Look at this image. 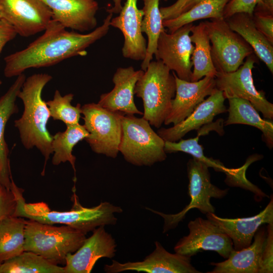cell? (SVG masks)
Masks as SVG:
<instances>
[{"instance_id":"31","label":"cell","mask_w":273,"mask_h":273,"mask_svg":"<svg viewBox=\"0 0 273 273\" xmlns=\"http://www.w3.org/2000/svg\"><path fill=\"white\" fill-rule=\"evenodd\" d=\"M230 1L201 0L189 11L178 17L163 20V26L168 29L169 33H172L197 20L222 18L224 9Z\"/></svg>"},{"instance_id":"20","label":"cell","mask_w":273,"mask_h":273,"mask_svg":"<svg viewBox=\"0 0 273 273\" xmlns=\"http://www.w3.org/2000/svg\"><path fill=\"white\" fill-rule=\"evenodd\" d=\"M225 99L222 92L217 89L185 119L171 127L159 128L158 134L164 141L175 142L180 140L189 131L198 130L202 125L211 123L216 115L227 112L224 104Z\"/></svg>"},{"instance_id":"14","label":"cell","mask_w":273,"mask_h":273,"mask_svg":"<svg viewBox=\"0 0 273 273\" xmlns=\"http://www.w3.org/2000/svg\"><path fill=\"white\" fill-rule=\"evenodd\" d=\"M154 251L140 261L120 263L112 260L104 269L107 273L136 271L147 273H199L191 264V257L168 252L158 242Z\"/></svg>"},{"instance_id":"41","label":"cell","mask_w":273,"mask_h":273,"mask_svg":"<svg viewBox=\"0 0 273 273\" xmlns=\"http://www.w3.org/2000/svg\"><path fill=\"white\" fill-rule=\"evenodd\" d=\"M123 0H113L114 6L107 12L111 14H119L122 8V2Z\"/></svg>"},{"instance_id":"11","label":"cell","mask_w":273,"mask_h":273,"mask_svg":"<svg viewBox=\"0 0 273 273\" xmlns=\"http://www.w3.org/2000/svg\"><path fill=\"white\" fill-rule=\"evenodd\" d=\"M189 233L174 247L175 253L192 257L202 251H213L227 259L234 250L230 237L209 219L197 217L188 223Z\"/></svg>"},{"instance_id":"4","label":"cell","mask_w":273,"mask_h":273,"mask_svg":"<svg viewBox=\"0 0 273 273\" xmlns=\"http://www.w3.org/2000/svg\"><path fill=\"white\" fill-rule=\"evenodd\" d=\"M175 78L161 61H151L137 81L134 95L142 99L143 118L159 128L168 115L175 94Z\"/></svg>"},{"instance_id":"44","label":"cell","mask_w":273,"mask_h":273,"mask_svg":"<svg viewBox=\"0 0 273 273\" xmlns=\"http://www.w3.org/2000/svg\"><path fill=\"white\" fill-rule=\"evenodd\" d=\"M1 263H0V265H1Z\"/></svg>"},{"instance_id":"35","label":"cell","mask_w":273,"mask_h":273,"mask_svg":"<svg viewBox=\"0 0 273 273\" xmlns=\"http://www.w3.org/2000/svg\"><path fill=\"white\" fill-rule=\"evenodd\" d=\"M201 0H177L172 5L161 7L160 11L163 20L175 18L189 11Z\"/></svg>"},{"instance_id":"23","label":"cell","mask_w":273,"mask_h":273,"mask_svg":"<svg viewBox=\"0 0 273 273\" xmlns=\"http://www.w3.org/2000/svg\"><path fill=\"white\" fill-rule=\"evenodd\" d=\"M26 78L24 73L17 76L8 90L0 98V185L8 189L11 188L12 176L5 131L9 119L18 111L16 99Z\"/></svg>"},{"instance_id":"5","label":"cell","mask_w":273,"mask_h":273,"mask_svg":"<svg viewBox=\"0 0 273 273\" xmlns=\"http://www.w3.org/2000/svg\"><path fill=\"white\" fill-rule=\"evenodd\" d=\"M85 235L68 225L26 220L24 251L35 253L56 264L65 263L67 255L81 247Z\"/></svg>"},{"instance_id":"18","label":"cell","mask_w":273,"mask_h":273,"mask_svg":"<svg viewBox=\"0 0 273 273\" xmlns=\"http://www.w3.org/2000/svg\"><path fill=\"white\" fill-rule=\"evenodd\" d=\"M50 9L52 20L65 28L84 32L97 25L99 5L95 0H41Z\"/></svg>"},{"instance_id":"12","label":"cell","mask_w":273,"mask_h":273,"mask_svg":"<svg viewBox=\"0 0 273 273\" xmlns=\"http://www.w3.org/2000/svg\"><path fill=\"white\" fill-rule=\"evenodd\" d=\"M193 23L185 25L173 32L164 30L160 34L155 55L180 79L191 81L193 64L191 56L194 46L190 38Z\"/></svg>"},{"instance_id":"40","label":"cell","mask_w":273,"mask_h":273,"mask_svg":"<svg viewBox=\"0 0 273 273\" xmlns=\"http://www.w3.org/2000/svg\"><path fill=\"white\" fill-rule=\"evenodd\" d=\"M253 14L273 15V0H259Z\"/></svg>"},{"instance_id":"29","label":"cell","mask_w":273,"mask_h":273,"mask_svg":"<svg viewBox=\"0 0 273 273\" xmlns=\"http://www.w3.org/2000/svg\"><path fill=\"white\" fill-rule=\"evenodd\" d=\"M167 1V0H164ZM143 17L141 29L148 38L146 56L142 61L141 69L145 71L157 50L159 37L164 30L163 19L159 7L160 0H143Z\"/></svg>"},{"instance_id":"17","label":"cell","mask_w":273,"mask_h":273,"mask_svg":"<svg viewBox=\"0 0 273 273\" xmlns=\"http://www.w3.org/2000/svg\"><path fill=\"white\" fill-rule=\"evenodd\" d=\"M137 1L126 0L119 15L111 19L110 25L119 29L123 35V56L143 61L146 56L147 42L141 29L143 11L138 9Z\"/></svg>"},{"instance_id":"43","label":"cell","mask_w":273,"mask_h":273,"mask_svg":"<svg viewBox=\"0 0 273 273\" xmlns=\"http://www.w3.org/2000/svg\"><path fill=\"white\" fill-rule=\"evenodd\" d=\"M1 83H2V81H1V80H0V84H1Z\"/></svg>"},{"instance_id":"21","label":"cell","mask_w":273,"mask_h":273,"mask_svg":"<svg viewBox=\"0 0 273 273\" xmlns=\"http://www.w3.org/2000/svg\"><path fill=\"white\" fill-rule=\"evenodd\" d=\"M206 215L230 237L234 250H240L251 245L255 233L261 225L273 222L272 196L263 210L251 217L224 218L214 213H207Z\"/></svg>"},{"instance_id":"16","label":"cell","mask_w":273,"mask_h":273,"mask_svg":"<svg viewBox=\"0 0 273 273\" xmlns=\"http://www.w3.org/2000/svg\"><path fill=\"white\" fill-rule=\"evenodd\" d=\"M176 83L175 94L172 100L170 112L164 121L167 125L177 124L190 115L204 100L217 88L215 77L205 76L197 81L179 78L172 71Z\"/></svg>"},{"instance_id":"19","label":"cell","mask_w":273,"mask_h":273,"mask_svg":"<svg viewBox=\"0 0 273 273\" xmlns=\"http://www.w3.org/2000/svg\"><path fill=\"white\" fill-rule=\"evenodd\" d=\"M144 72L142 69L135 70L132 66L117 68L112 78L114 88L110 92L102 94L98 103L111 111L143 115L135 105L134 90Z\"/></svg>"},{"instance_id":"42","label":"cell","mask_w":273,"mask_h":273,"mask_svg":"<svg viewBox=\"0 0 273 273\" xmlns=\"http://www.w3.org/2000/svg\"><path fill=\"white\" fill-rule=\"evenodd\" d=\"M2 18H1V17L0 16V23L2 22Z\"/></svg>"},{"instance_id":"27","label":"cell","mask_w":273,"mask_h":273,"mask_svg":"<svg viewBox=\"0 0 273 273\" xmlns=\"http://www.w3.org/2000/svg\"><path fill=\"white\" fill-rule=\"evenodd\" d=\"M26 220L13 215L0 220V263L24 251Z\"/></svg>"},{"instance_id":"15","label":"cell","mask_w":273,"mask_h":273,"mask_svg":"<svg viewBox=\"0 0 273 273\" xmlns=\"http://www.w3.org/2000/svg\"><path fill=\"white\" fill-rule=\"evenodd\" d=\"M116 247L115 239L105 226L97 228L76 251L67 255L63 267L65 273H90L99 259L112 258Z\"/></svg>"},{"instance_id":"36","label":"cell","mask_w":273,"mask_h":273,"mask_svg":"<svg viewBox=\"0 0 273 273\" xmlns=\"http://www.w3.org/2000/svg\"><path fill=\"white\" fill-rule=\"evenodd\" d=\"M259 0H230L226 5L223 12L225 19L238 13H245L253 15L254 10Z\"/></svg>"},{"instance_id":"1","label":"cell","mask_w":273,"mask_h":273,"mask_svg":"<svg viewBox=\"0 0 273 273\" xmlns=\"http://www.w3.org/2000/svg\"><path fill=\"white\" fill-rule=\"evenodd\" d=\"M112 17L113 14L109 13L101 26L86 34L68 31L52 20L41 35L25 49L4 58L5 76H17L30 68L47 67L85 55L87 48L107 34Z\"/></svg>"},{"instance_id":"38","label":"cell","mask_w":273,"mask_h":273,"mask_svg":"<svg viewBox=\"0 0 273 273\" xmlns=\"http://www.w3.org/2000/svg\"><path fill=\"white\" fill-rule=\"evenodd\" d=\"M256 28L273 44V15L253 14Z\"/></svg>"},{"instance_id":"26","label":"cell","mask_w":273,"mask_h":273,"mask_svg":"<svg viewBox=\"0 0 273 273\" xmlns=\"http://www.w3.org/2000/svg\"><path fill=\"white\" fill-rule=\"evenodd\" d=\"M190 38L195 44L191 61L193 70L191 81H197L205 76L215 77L217 71L213 65L211 55V45L205 22L193 25Z\"/></svg>"},{"instance_id":"13","label":"cell","mask_w":273,"mask_h":273,"mask_svg":"<svg viewBox=\"0 0 273 273\" xmlns=\"http://www.w3.org/2000/svg\"><path fill=\"white\" fill-rule=\"evenodd\" d=\"M0 16L23 37L43 31L52 21L50 9L41 0H0Z\"/></svg>"},{"instance_id":"9","label":"cell","mask_w":273,"mask_h":273,"mask_svg":"<svg viewBox=\"0 0 273 273\" xmlns=\"http://www.w3.org/2000/svg\"><path fill=\"white\" fill-rule=\"evenodd\" d=\"M211 43L212 60L217 72L236 71L248 56L254 53L252 48L229 27L224 19H211L205 22Z\"/></svg>"},{"instance_id":"25","label":"cell","mask_w":273,"mask_h":273,"mask_svg":"<svg viewBox=\"0 0 273 273\" xmlns=\"http://www.w3.org/2000/svg\"><path fill=\"white\" fill-rule=\"evenodd\" d=\"M229 107L227 110L229 116L224 122L225 125L242 124L251 125L260 130L262 140L269 149L273 147V122L261 118L257 111L251 103L239 98L228 99Z\"/></svg>"},{"instance_id":"37","label":"cell","mask_w":273,"mask_h":273,"mask_svg":"<svg viewBox=\"0 0 273 273\" xmlns=\"http://www.w3.org/2000/svg\"><path fill=\"white\" fill-rule=\"evenodd\" d=\"M16 205V199L11 190L0 185V220L12 215Z\"/></svg>"},{"instance_id":"6","label":"cell","mask_w":273,"mask_h":273,"mask_svg":"<svg viewBox=\"0 0 273 273\" xmlns=\"http://www.w3.org/2000/svg\"><path fill=\"white\" fill-rule=\"evenodd\" d=\"M165 141L151 127L149 122L133 114L121 117V136L119 152L125 160L135 166H152L165 160Z\"/></svg>"},{"instance_id":"2","label":"cell","mask_w":273,"mask_h":273,"mask_svg":"<svg viewBox=\"0 0 273 273\" xmlns=\"http://www.w3.org/2000/svg\"><path fill=\"white\" fill-rule=\"evenodd\" d=\"M10 190L16 201L15 210L13 214L51 224H62L77 230L84 234L93 231L100 226L114 225L117 219L115 213L122 212V209L108 202H103L93 207H85L80 203L73 190L71 197L72 208L69 211L52 210L43 202L27 203L23 196V190L19 188L11 178Z\"/></svg>"},{"instance_id":"10","label":"cell","mask_w":273,"mask_h":273,"mask_svg":"<svg viewBox=\"0 0 273 273\" xmlns=\"http://www.w3.org/2000/svg\"><path fill=\"white\" fill-rule=\"evenodd\" d=\"M244 63L235 71L217 72L215 79L217 89L222 92L224 98H239L249 101L264 118L272 120L273 104L265 98L263 90L256 89L252 71L258 58L253 53L246 58Z\"/></svg>"},{"instance_id":"7","label":"cell","mask_w":273,"mask_h":273,"mask_svg":"<svg viewBox=\"0 0 273 273\" xmlns=\"http://www.w3.org/2000/svg\"><path fill=\"white\" fill-rule=\"evenodd\" d=\"M209 167L196 158L189 159L187 163L189 195L190 202L178 213L167 214L147 208L164 219L163 233L175 228L191 209L196 208L206 214L214 213L215 208L211 204L212 198L221 199L226 195L229 189H221L211 183Z\"/></svg>"},{"instance_id":"34","label":"cell","mask_w":273,"mask_h":273,"mask_svg":"<svg viewBox=\"0 0 273 273\" xmlns=\"http://www.w3.org/2000/svg\"><path fill=\"white\" fill-rule=\"evenodd\" d=\"M259 273L273 272V222L268 223Z\"/></svg>"},{"instance_id":"39","label":"cell","mask_w":273,"mask_h":273,"mask_svg":"<svg viewBox=\"0 0 273 273\" xmlns=\"http://www.w3.org/2000/svg\"><path fill=\"white\" fill-rule=\"evenodd\" d=\"M17 35L15 30L9 24L2 20L0 23V55L5 45Z\"/></svg>"},{"instance_id":"30","label":"cell","mask_w":273,"mask_h":273,"mask_svg":"<svg viewBox=\"0 0 273 273\" xmlns=\"http://www.w3.org/2000/svg\"><path fill=\"white\" fill-rule=\"evenodd\" d=\"M0 273H65L63 267L31 251H24L0 265Z\"/></svg>"},{"instance_id":"22","label":"cell","mask_w":273,"mask_h":273,"mask_svg":"<svg viewBox=\"0 0 273 273\" xmlns=\"http://www.w3.org/2000/svg\"><path fill=\"white\" fill-rule=\"evenodd\" d=\"M264 227L260 226L248 247L234 250L225 260L210 264L214 268L208 273H259L263 246L266 237Z\"/></svg>"},{"instance_id":"3","label":"cell","mask_w":273,"mask_h":273,"mask_svg":"<svg viewBox=\"0 0 273 273\" xmlns=\"http://www.w3.org/2000/svg\"><path fill=\"white\" fill-rule=\"evenodd\" d=\"M52 79L47 73L34 74L26 78L18 95L24 105L21 116L14 121L23 146L29 150L35 147L44 157L42 173L50 155L53 154V136L48 130L51 117L49 107L42 98L44 86Z\"/></svg>"},{"instance_id":"24","label":"cell","mask_w":273,"mask_h":273,"mask_svg":"<svg viewBox=\"0 0 273 273\" xmlns=\"http://www.w3.org/2000/svg\"><path fill=\"white\" fill-rule=\"evenodd\" d=\"M230 28L238 33L252 48L258 59L273 73V46L256 28L253 15L238 13L225 19Z\"/></svg>"},{"instance_id":"28","label":"cell","mask_w":273,"mask_h":273,"mask_svg":"<svg viewBox=\"0 0 273 273\" xmlns=\"http://www.w3.org/2000/svg\"><path fill=\"white\" fill-rule=\"evenodd\" d=\"M66 126L64 131H59L53 136L52 163L54 165H58L61 163L69 162L74 171L76 180V157L72 154L73 149L79 142L87 138L89 133L84 126L79 123Z\"/></svg>"},{"instance_id":"33","label":"cell","mask_w":273,"mask_h":273,"mask_svg":"<svg viewBox=\"0 0 273 273\" xmlns=\"http://www.w3.org/2000/svg\"><path fill=\"white\" fill-rule=\"evenodd\" d=\"M199 138V135L194 138L180 139L178 142L165 141L164 151L166 153L183 152L189 154L205 164L209 168H213L217 171H221L224 168L223 164L219 160L208 158L204 155L203 147L198 143Z\"/></svg>"},{"instance_id":"32","label":"cell","mask_w":273,"mask_h":273,"mask_svg":"<svg viewBox=\"0 0 273 273\" xmlns=\"http://www.w3.org/2000/svg\"><path fill=\"white\" fill-rule=\"evenodd\" d=\"M74 95L70 93L62 96L56 90L52 100L46 102L49 107L51 117L54 120H60L66 125L79 123L81 106L77 104L76 106L71 104Z\"/></svg>"},{"instance_id":"8","label":"cell","mask_w":273,"mask_h":273,"mask_svg":"<svg viewBox=\"0 0 273 273\" xmlns=\"http://www.w3.org/2000/svg\"><path fill=\"white\" fill-rule=\"evenodd\" d=\"M84 126L89 133L84 140L96 153L115 158L121 136V117L124 114L108 110L98 103L81 106Z\"/></svg>"}]
</instances>
